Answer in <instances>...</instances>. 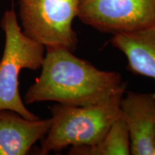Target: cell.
I'll return each instance as SVG.
<instances>
[{
    "label": "cell",
    "instance_id": "obj_2",
    "mask_svg": "<svg viewBox=\"0 0 155 155\" xmlns=\"http://www.w3.org/2000/svg\"><path fill=\"white\" fill-rule=\"evenodd\" d=\"M124 93L94 105L75 106L59 103L53 105L50 108L52 124L41 144L40 154L98 143L121 116L120 101Z\"/></svg>",
    "mask_w": 155,
    "mask_h": 155
},
{
    "label": "cell",
    "instance_id": "obj_9",
    "mask_svg": "<svg viewBox=\"0 0 155 155\" xmlns=\"http://www.w3.org/2000/svg\"><path fill=\"white\" fill-rule=\"evenodd\" d=\"M71 155H129L130 137L128 127L121 116L112 124L101 140L86 146L73 147Z\"/></svg>",
    "mask_w": 155,
    "mask_h": 155
},
{
    "label": "cell",
    "instance_id": "obj_8",
    "mask_svg": "<svg viewBox=\"0 0 155 155\" xmlns=\"http://www.w3.org/2000/svg\"><path fill=\"white\" fill-rule=\"evenodd\" d=\"M111 43L127 57L129 71L155 80V25L136 32L114 35Z\"/></svg>",
    "mask_w": 155,
    "mask_h": 155
},
{
    "label": "cell",
    "instance_id": "obj_1",
    "mask_svg": "<svg viewBox=\"0 0 155 155\" xmlns=\"http://www.w3.org/2000/svg\"><path fill=\"white\" fill-rule=\"evenodd\" d=\"M42 72L25 94L26 104L55 101L75 106L94 105L125 92L122 75L101 71L62 48H46Z\"/></svg>",
    "mask_w": 155,
    "mask_h": 155
},
{
    "label": "cell",
    "instance_id": "obj_5",
    "mask_svg": "<svg viewBox=\"0 0 155 155\" xmlns=\"http://www.w3.org/2000/svg\"><path fill=\"white\" fill-rule=\"evenodd\" d=\"M78 17L103 32H136L155 25V0H83Z\"/></svg>",
    "mask_w": 155,
    "mask_h": 155
},
{
    "label": "cell",
    "instance_id": "obj_4",
    "mask_svg": "<svg viewBox=\"0 0 155 155\" xmlns=\"http://www.w3.org/2000/svg\"><path fill=\"white\" fill-rule=\"evenodd\" d=\"M83 0H18L21 28L45 48L75 51L78 36L73 22Z\"/></svg>",
    "mask_w": 155,
    "mask_h": 155
},
{
    "label": "cell",
    "instance_id": "obj_3",
    "mask_svg": "<svg viewBox=\"0 0 155 155\" xmlns=\"http://www.w3.org/2000/svg\"><path fill=\"white\" fill-rule=\"evenodd\" d=\"M0 25L5 34L0 60V111L11 110L30 120L40 119L25 107L19 94V75L24 68L37 71L42 67L45 48L23 33L14 7L5 12Z\"/></svg>",
    "mask_w": 155,
    "mask_h": 155
},
{
    "label": "cell",
    "instance_id": "obj_6",
    "mask_svg": "<svg viewBox=\"0 0 155 155\" xmlns=\"http://www.w3.org/2000/svg\"><path fill=\"white\" fill-rule=\"evenodd\" d=\"M120 111L129 129L131 154L155 155V93H127Z\"/></svg>",
    "mask_w": 155,
    "mask_h": 155
},
{
    "label": "cell",
    "instance_id": "obj_7",
    "mask_svg": "<svg viewBox=\"0 0 155 155\" xmlns=\"http://www.w3.org/2000/svg\"><path fill=\"white\" fill-rule=\"evenodd\" d=\"M52 119L30 120L11 110L0 111V155H25L47 134Z\"/></svg>",
    "mask_w": 155,
    "mask_h": 155
}]
</instances>
